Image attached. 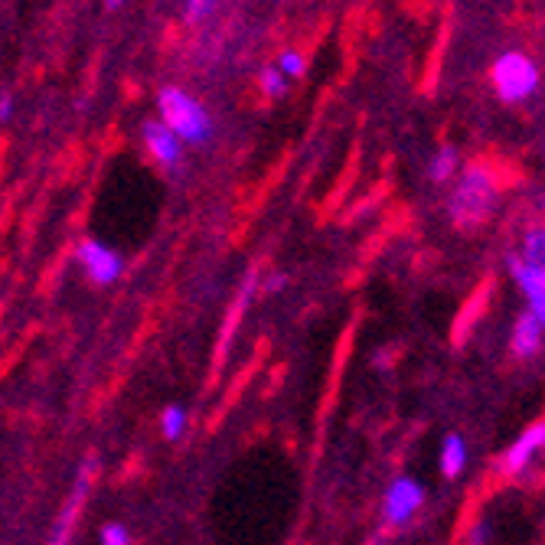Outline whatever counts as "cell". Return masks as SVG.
<instances>
[{"mask_svg": "<svg viewBox=\"0 0 545 545\" xmlns=\"http://www.w3.org/2000/svg\"><path fill=\"white\" fill-rule=\"evenodd\" d=\"M467 464V448H464V441L457 438V435H448L441 444V474L444 477H457L464 470Z\"/></svg>", "mask_w": 545, "mask_h": 545, "instance_id": "11", "label": "cell"}, {"mask_svg": "<svg viewBox=\"0 0 545 545\" xmlns=\"http://www.w3.org/2000/svg\"><path fill=\"white\" fill-rule=\"evenodd\" d=\"M79 265L85 271V278L98 288H105V284H115L121 278V271H125V262H121V255L115 249H108V245L95 242V239H85L79 245Z\"/></svg>", "mask_w": 545, "mask_h": 545, "instance_id": "5", "label": "cell"}, {"mask_svg": "<svg viewBox=\"0 0 545 545\" xmlns=\"http://www.w3.org/2000/svg\"><path fill=\"white\" fill-rule=\"evenodd\" d=\"M500 200V183L487 167H467L451 196V219L461 229L480 226Z\"/></svg>", "mask_w": 545, "mask_h": 545, "instance_id": "1", "label": "cell"}, {"mask_svg": "<svg viewBox=\"0 0 545 545\" xmlns=\"http://www.w3.org/2000/svg\"><path fill=\"white\" fill-rule=\"evenodd\" d=\"M141 138L147 144V151H151V157L157 160L160 167L167 170H177L180 167V138L173 134L164 121H144L141 128Z\"/></svg>", "mask_w": 545, "mask_h": 545, "instance_id": "7", "label": "cell"}, {"mask_svg": "<svg viewBox=\"0 0 545 545\" xmlns=\"http://www.w3.org/2000/svg\"><path fill=\"white\" fill-rule=\"evenodd\" d=\"M519 262L529 265V268L545 271V229H532V232H526L523 258H519Z\"/></svg>", "mask_w": 545, "mask_h": 545, "instance_id": "13", "label": "cell"}, {"mask_svg": "<svg viewBox=\"0 0 545 545\" xmlns=\"http://www.w3.org/2000/svg\"><path fill=\"white\" fill-rule=\"evenodd\" d=\"M275 69H278L288 82H291V79H301V76H304V69H307V59H304L301 49H284Z\"/></svg>", "mask_w": 545, "mask_h": 545, "instance_id": "15", "label": "cell"}, {"mask_svg": "<svg viewBox=\"0 0 545 545\" xmlns=\"http://www.w3.org/2000/svg\"><path fill=\"white\" fill-rule=\"evenodd\" d=\"M421 503H425V490H421V483L412 477H399V480H392L389 490H386V500H382V519H386L389 526H402L418 513Z\"/></svg>", "mask_w": 545, "mask_h": 545, "instance_id": "6", "label": "cell"}, {"mask_svg": "<svg viewBox=\"0 0 545 545\" xmlns=\"http://www.w3.org/2000/svg\"><path fill=\"white\" fill-rule=\"evenodd\" d=\"M542 448H545V421H539V425H532L519 435V441L510 448V454H506V470H510V474H519V470H523Z\"/></svg>", "mask_w": 545, "mask_h": 545, "instance_id": "8", "label": "cell"}, {"mask_svg": "<svg viewBox=\"0 0 545 545\" xmlns=\"http://www.w3.org/2000/svg\"><path fill=\"white\" fill-rule=\"evenodd\" d=\"M157 108L160 121L177 134L180 144H203L209 138V131H213L206 108L190 92L177 89V85H167V89L157 92Z\"/></svg>", "mask_w": 545, "mask_h": 545, "instance_id": "2", "label": "cell"}, {"mask_svg": "<svg viewBox=\"0 0 545 545\" xmlns=\"http://www.w3.org/2000/svg\"><path fill=\"white\" fill-rule=\"evenodd\" d=\"M542 320L536 314H523L516 320V327H513V353L516 356H532L539 350V343H542Z\"/></svg>", "mask_w": 545, "mask_h": 545, "instance_id": "10", "label": "cell"}, {"mask_svg": "<svg viewBox=\"0 0 545 545\" xmlns=\"http://www.w3.org/2000/svg\"><path fill=\"white\" fill-rule=\"evenodd\" d=\"M454 173H457V154L451 151V147H441V151L431 157L428 177L435 183H448V180H454Z\"/></svg>", "mask_w": 545, "mask_h": 545, "instance_id": "14", "label": "cell"}, {"mask_svg": "<svg viewBox=\"0 0 545 545\" xmlns=\"http://www.w3.org/2000/svg\"><path fill=\"white\" fill-rule=\"evenodd\" d=\"M95 467H98L95 457H85V464L79 467L76 483H72L63 510H59V516H56V526H53V532H49L46 545H69L72 532H76L79 516L85 510V500H89V490H92V480H95Z\"/></svg>", "mask_w": 545, "mask_h": 545, "instance_id": "4", "label": "cell"}, {"mask_svg": "<svg viewBox=\"0 0 545 545\" xmlns=\"http://www.w3.org/2000/svg\"><path fill=\"white\" fill-rule=\"evenodd\" d=\"M102 545H131V532L121 523H108L102 529Z\"/></svg>", "mask_w": 545, "mask_h": 545, "instance_id": "17", "label": "cell"}, {"mask_svg": "<svg viewBox=\"0 0 545 545\" xmlns=\"http://www.w3.org/2000/svg\"><path fill=\"white\" fill-rule=\"evenodd\" d=\"M262 92L268 95V98H281L284 92H288V79L281 76V72L271 66V69H265L262 72Z\"/></svg>", "mask_w": 545, "mask_h": 545, "instance_id": "16", "label": "cell"}, {"mask_svg": "<svg viewBox=\"0 0 545 545\" xmlns=\"http://www.w3.org/2000/svg\"><path fill=\"white\" fill-rule=\"evenodd\" d=\"M255 284H258L255 271H249V275H245V281H242V288H239V297H235L232 307H229L226 324H222V337H219V359H222V353L229 350V343H232V337H235V324H242V314H245V307H249V301H252Z\"/></svg>", "mask_w": 545, "mask_h": 545, "instance_id": "9", "label": "cell"}, {"mask_svg": "<svg viewBox=\"0 0 545 545\" xmlns=\"http://www.w3.org/2000/svg\"><path fill=\"white\" fill-rule=\"evenodd\" d=\"M187 428H190L187 408L167 405L164 412H160V431H164V438H167V441H180L183 435H187Z\"/></svg>", "mask_w": 545, "mask_h": 545, "instance_id": "12", "label": "cell"}, {"mask_svg": "<svg viewBox=\"0 0 545 545\" xmlns=\"http://www.w3.org/2000/svg\"><path fill=\"white\" fill-rule=\"evenodd\" d=\"M284 281H288V278H284V275H271V278H268V294L281 291V288H284Z\"/></svg>", "mask_w": 545, "mask_h": 545, "instance_id": "20", "label": "cell"}, {"mask_svg": "<svg viewBox=\"0 0 545 545\" xmlns=\"http://www.w3.org/2000/svg\"><path fill=\"white\" fill-rule=\"evenodd\" d=\"M121 4V0H108V7H118Z\"/></svg>", "mask_w": 545, "mask_h": 545, "instance_id": "21", "label": "cell"}, {"mask_svg": "<svg viewBox=\"0 0 545 545\" xmlns=\"http://www.w3.org/2000/svg\"><path fill=\"white\" fill-rule=\"evenodd\" d=\"M493 89H497V95L503 98V102H526L529 95H536L539 89V66L536 59H532L529 53H519V49H510V53H503L497 63H493Z\"/></svg>", "mask_w": 545, "mask_h": 545, "instance_id": "3", "label": "cell"}, {"mask_svg": "<svg viewBox=\"0 0 545 545\" xmlns=\"http://www.w3.org/2000/svg\"><path fill=\"white\" fill-rule=\"evenodd\" d=\"M216 0H187V20L190 23H200L203 17L213 14Z\"/></svg>", "mask_w": 545, "mask_h": 545, "instance_id": "18", "label": "cell"}, {"mask_svg": "<svg viewBox=\"0 0 545 545\" xmlns=\"http://www.w3.org/2000/svg\"><path fill=\"white\" fill-rule=\"evenodd\" d=\"M10 115H14V98L0 92V121H10Z\"/></svg>", "mask_w": 545, "mask_h": 545, "instance_id": "19", "label": "cell"}]
</instances>
